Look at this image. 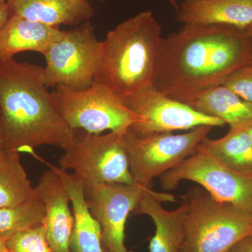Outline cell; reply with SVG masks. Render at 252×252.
<instances>
[{
    "label": "cell",
    "instance_id": "1",
    "mask_svg": "<svg viewBox=\"0 0 252 252\" xmlns=\"http://www.w3.org/2000/svg\"><path fill=\"white\" fill-rule=\"evenodd\" d=\"M252 63V40L244 31L222 25H184L162 37L152 87L172 98L223 85Z\"/></svg>",
    "mask_w": 252,
    "mask_h": 252
},
{
    "label": "cell",
    "instance_id": "2",
    "mask_svg": "<svg viewBox=\"0 0 252 252\" xmlns=\"http://www.w3.org/2000/svg\"><path fill=\"white\" fill-rule=\"evenodd\" d=\"M44 67L0 60V117L6 150L33 153L48 145H70L75 130L64 122L47 90Z\"/></svg>",
    "mask_w": 252,
    "mask_h": 252
},
{
    "label": "cell",
    "instance_id": "3",
    "mask_svg": "<svg viewBox=\"0 0 252 252\" xmlns=\"http://www.w3.org/2000/svg\"><path fill=\"white\" fill-rule=\"evenodd\" d=\"M161 32L160 23L151 11L119 23L102 41L94 83L124 99L152 87Z\"/></svg>",
    "mask_w": 252,
    "mask_h": 252
},
{
    "label": "cell",
    "instance_id": "4",
    "mask_svg": "<svg viewBox=\"0 0 252 252\" xmlns=\"http://www.w3.org/2000/svg\"><path fill=\"white\" fill-rule=\"evenodd\" d=\"M182 200L187 209L182 252H226L252 233V214L219 201L199 186Z\"/></svg>",
    "mask_w": 252,
    "mask_h": 252
},
{
    "label": "cell",
    "instance_id": "5",
    "mask_svg": "<svg viewBox=\"0 0 252 252\" xmlns=\"http://www.w3.org/2000/svg\"><path fill=\"white\" fill-rule=\"evenodd\" d=\"M55 87L51 92L55 105L74 130L93 134L121 132L141 121L122 97L102 84L94 83L81 90Z\"/></svg>",
    "mask_w": 252,
    "mask_h": 252
},
{
    "label": "cell",
    "instance_id": "6",
    "mask_svg": "<svg viewBox=\"0 0 252 252\" xmlns=\"http://www.w3.org/2000/svg\"><path fill=\"white\" fill-rule=\"evenodd\" d=\"M214 127L200 126L182 134L172 132L138 135L123 132L131 175L136 185L152 189L156 177L170 171L196 153L198 146Z\"/></svg>",
    "mask_w": 252,
    "mask_h": 252
},
{
    "label": "cell",
    "instance_id": "7",
    "mask_svg": "<svg viewBox=\"0 0 252 252\" xmlns=\"http://www.w3.org/2000/svg\"><path fill=\"white\" fill-rule=\"evenodd\" d=\"M124 132L101 135L75 130L70 145L60 157L59 167L84 182L134 185Z\"/></svg>",
    "mask_w": 252,
    "mask_h": 252
},
{
    "label": "cell",
    "instance_id": "8",
    "mask_svg": "<svg viewBox=\"0 0 252 252\" xmlns=\"http://www.w3.org/2000/svg\"><path fill=\"white\" fill-rule=\"evenodd\" d=\"M102 41L90 21L62 35L43 54L44 81L47 87L63 86L81 90L92 85L98 69Z\"/></svg>",
    "mask_w": 252,
    "mask_h": 252
},
{
    "label": "cell",
    "instance_id": "9",
    "mask_svg": "<svg viewBox=\"0 0 252 252\" xmlns=\"http://www.w3.org/2000/svg\"><path fill=\"white\" fill-rule=\"evenodd\" d=\"M182 181L197 184L214 198L252 214V175L235 171L203 151L160 177L161 188L174 190Z\"/></svg>",
    "mask_w": 252,
    "mask_h": 252
},
{
    "label": "cell",
    "instance_id": "10",
    "mask_svg": "<svg viewBox=\"0 0 252 252\" xmlns=\"http://www.w3.org/2000/svg\"><path fill=\"white\" fill-rule=\"evenodd\" d=\"M87 206L102 230V243L110 252H128L126 221L149 189L134 185L84 182Z\"/></svg>",
    "mask_w": 252,
    "mask_h": 252
},
{
    "label": "cell",
    "instance_id": "11",
    "mask_svg": "<svg viewBox=\"0 0 252 252\" xmlns=\"http://www.w3.org/2000/svg\"><path fill=\"white\" fill-rule=\"evenodd\" d=\"M126 104L141 121L129 130L138 135L190 130L200 126L222 127L225 123L209 117L188 104L149 88L124 98Z\"/></svg>",
    "mask_w": 252,
    "mask_h": 252
},
{
    "label": "cell",
    "instance_id": "12",
    "mask_svg": "<svg viewBox=\"0 0 252 252\" xmlns=\"http://www.w3.org/2000/svg\"><path fill=\"white\" fill-rule=\"evenodd\" d=\"M34 187L44 205V224L50 247L54 252H70L69 242L74 226L70 197L64 182L49 164Z\"/></svg>",
    "mask_w": 252,
    "mask_h": 252
},
{
    "label": "cell",
    "instance_id": "13",
    "mask_svg": "<svg viewBox=\"0 0 252 252\" xmlns=\"http://www.w3.org/2000/svg\"><path fill=\"white\" fill-rule=\"evenodd\" d=\"M173 194L149 189L142 195L133 213L147 215L155 225V233L149 243V252H182L185 238L186 203L177 209L167 210L164 202H175Z\"/></svg>",
    "mask_w": 252,
    "mask_h": 252
},
{
    "label": "cell",
    "instance_id": "14",
    "mask_svg": "<svg viewBox=\"0 0 252 252\" xmlns=\"http://www.w3.org/2000/svg\"><path fill=\"white\" fill-rule=\"evenodd\" d=\"M10 16L59 28L90 21L94 9L89 0H6Z\"/></svg>",
    "mask_w": 252,
    "mask_h": 252
},
{
    "label": "cell",
    "instance_id": "15",
    "mask_svg": "<svg viewBox=\"0 0 252 252\" xmlns=\"http://www.w3.org/2000/svg\"><path fill=\"white\" fill-rule=\"evenodd\" d=\"M176 20L184 25H222L244 31L252 24V0H185Z\"/></svg>",
    "mask_w": 252,
    "mask_h": 252
},
{
    "label": "cell",
    "instance_id": "16",
    "mask_svg": "<svg viewBox=\"0 0 252 252\" xmlns=\"http://www.w3.org/2000/svg\"><path fill=\"white\" fill-rule=\"evenodd\" d=\"M50 165L61 176L70 197L74 215L70 252H104L102 230L86 204L84 182L73 173Z\"/></svg>",
    "mask_w": 252,
    "mask_h": 252
},
{
    "label": "cell",
    "instance_id": "17",
    "mask_svg": "<svg viewBox=\"0 0 252 252\" xmlns=\"http://www.w3.org/2000/svg\"><path fill=\"white\" fill-rule=\"evenodd\" d=\"M180 102L209 117L220 119L230 128L252 126V103L226 86L220 85L181 99Z\"/></svg>",
    "mask_w": 252,
    "mask_h": 252
},
{
    "label": "cell",
    "instance_id": "18",
    "mask_svg": "<svg viewBox=\"0 0 252 252\" xmlns=\"http://www.w3.org/2000/svg\"><path fill=\"white\" fill-rule=\"evenodd\" d=\"M63 31L17 16H10L0 31V60L14 59L25 51L44 54Z\"/></svg>",
    "mask_w": 252,
    "mask_h": 252
},
{
    "label": "cell",
    "instance_id": "19",
    "mask_svg": "<svg viewBox=\"0 0 252 252\" xmlns=\"http://www.w3.org/2000/svg\"><path fill=\"white\" fill-rule=\"evenodd\" d=\"M248 128H230L226 135L216 140L207 137L198 149L235 171L252 175V142Z\"/></svg>",
    "mask_w": 252,
    "mask_h": 252
},
{
    "label": "cell",
    "instance_id": "20",
    "mask_svg": "<svg viewBox=\"0 0 252 252\" xmlns=\"http://www.w3.org/2000/svg\"><path fill=\"white\" fill-rule=\"evenodd\" d=\"M35 193L20 154L5 149L0 160V209L16 206Z\"/></svg>",
    "mask_w": 252,
    "mask_h": 252
},
{
    "label": "cell",
    "instance_id": "21",
    "mask_svg": "<svg viewBox=\"0 0 252 252\" xmlns=\"http://www.w3.org/2000/svg\"><path fill=\"white\" fill-rule=\"evenodd\" d=\"M44 205L37 193L16 206L0 209V238L8 240L13 235L42 224Z\"/></svg>",
    "mask_w": 252,
    "mask_h": 252
},
{
    "label": "cell",
    "instance_id": "22",
    "mask_svg": "<svg viewBox=\"0 0 252 252\" xmlns=\"http://www.w3.org/2000/svg\"><path fill=\"white\" fill-rule=\"evenodd\" d=\"M7 245L12 252H54L44 223L18 232L7 240Z\"/></svg>",
    "mask_w": 252,
    "mask_h": 252
},
{
    "label": "cell",
    "instance_id": "23",
    "mask_svg": "<svg viewBox=\"0 0 252 252\" xmlns=\"http://www.w3.org/2000/svg\"><path fill=\"white\" fill-rule=\"evenodd\" d=\"M223 85L252 103V63L231 74Z\"/></svg>",
    "mask_w": 252,
    "mask_h": 252
},
{
    "label": "cell",
    "instance_id": "24",
    "mask_svg": "<svg viewBox=\"0 0 252 252\" xmlns=\"http://www.w3.org/2000/svg\"><path fill=\"white\" fill-rule=\"evenodd\" d=\"M226 252H252V233L242 239Z\"/></svg>",
    "mask_w": 252,
    "mask_h": 252
},
{
    "label": "cell",
    "instance_id": "25",
    "mask_svg": "<svg viewBox=\"0 0 252 252\" xmlns=\"http://www.w3.org/2000/svg\"><path fill=\"white\" fill-rule=\"evenodd\" d=\"M10 17V12L8 5L6 2L0 4V31L4 27Z\"/></svg>",
    "mask_w": 252,
    "mask_h": 252
},
{
    "label": "cell",
    "instance_id": "26",
    "mask_svg": "<svg viewBox=\"0 0 252 252\" xmlns=\"http://www.w3.org/2000/svg\"><path fill=\"white\" fill-rule=\"evenodd\" d=\"M4 151V130H3L2 123H1V117H0V160L2 158Z\"/></svg>",
    "mask_w": 252,
    "mask_h": 252
},
{
    "label": "cell",
    "instance_id": "27",
    "mask_svg": "<svg viewBox=\"0 0 252 252\" xmlns=\"http://www.w3.org/2000/svg\"><path fill=\"white\" fill-rule=\"evenodd\" d=\"M0 252H12L7 245V240L0 238Z\"/></svg>",
    "mask_w": 252,
    "mask_h": 252
},
{
    "label": "cell",
    "instance_id": "28",
    "mask_svg": "<svg viewBox=\"0 0 252 252\" xmlns=\"http://www.w3.org/2000/svg\"><path fill=\"white\" fill-rule=\"evenodd\" d=\"M244 32H245V34L249 36V37H250L252 40V24L250 25L249 27L247 28L244 31Z\"/></svg>",
    "mask_w": 252,
    "mask_h": 252
},
{
    "label": "cell",
    "instance_id": "29",
    "mask_svg": "<svg viewBox=\"0 0 252 252\" xmlns=\"http://www.w3.org/2000/svg\"><path fill=\"white\" fill-rule=\"evenodd\" d=\"M169 2H170V4L172 5V7H174V9L176 10V11H178L179 6L178 4H177V0H168Z\"/></svg>",
    "mask_w": 252,
    "mask_h": 252
},
{
    "label": "cell",
    "instance_id": "30",
    "mask_svg": "<svg viewBox=\"0 0 252 252\" xmlns=\"http://www.w3.org/2000/svg\"><path fill=\"white\" fill-rule=\"evenodd\" d=\"M248 132L249 136H250V139H251L252 142V126H250L248 128Z\"/></svg>",
    "mask_w": 252,
    "mask_h": 252
},
{
    "label": "cell",
    "instance_id": "31",
    "mask_svg": "<svg viewBox=\"0 0 252 252\" xmlns=\"http://www.w3.org/2000/svg\"><path fill=\"white\" fill-rule=\"evenodd\" d=\"M6 0H0V4H2V3L6 2Z\"/></svg>",
    "mask_w": 252,
    "mask_h": 252
},
{
    "label": "cell",
    "instance_id": "32",
    "mask_svg": "<svg viewBox=\"0 0 252 252\" xmlns=\"http://www.w3.org/2000/svg\"><path fill=\"white\" fill-rule=\"evenodd\" d=\"M97 1H101V2H104V1H107V0H97Z\"/></svg>",
    "mask_w": 252,
    "mask_h": 252
},
{
    "label": "cell",
    "instance_id": "33",
    "mask_svg": "<svg viewBox=\"0 0 252 252\" xmlns=\"http://www.w3.org/2000/svg\"><path fill=\"white\" fill-rule=\"evenodd\" d=\"M104 252H110L108 250H107V249L104 248Z\"/></svg>",
    "mask_w": 252,
    "mask_h": 252
}]
</instances>
